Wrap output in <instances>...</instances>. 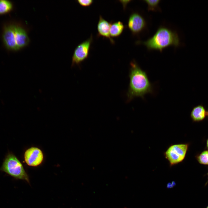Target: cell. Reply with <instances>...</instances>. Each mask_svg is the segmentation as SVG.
Here are the masks:
<instances>
[{
  "label": "cell",
  "mask_w": 208,
  "mask_h": 208,
  "mask_svg": "<svg viewBox=\"0 0 208 208\" xmlns=\"http://www.w3.org/2000/svg\"><path fill=\"white\" fill-rule=\"evenodd\" d=\"M129 77V82L126 95L129 102L136 97L144 99L148 94H153L154 90L146 72L143 70L135 60L130 63Z\"/></svg>",
  "instance_id": "1"
},
{
  "label": "cell",
  "mask_w": 208,
  "mask_h": 208,
  "mask_svg": "<svg viewBox=\"0 0 208 208\" xmlns=\"http://www.w3.org/2000/svg\"><path fill=\"white\" fill-rule=\"evenodd\" d=\"M137 42L144 45L149 50H156L162 52L164 49L170 46L178 47L180 44V40L176 31L161 26L152 37L147 40Z\"/></svg>",
  "instance_id": "2"
},
{
  "label": "cell",
  "mask_w": 208,
  "mask_h": 208,
  "mask_svg": "<svg viewBox=\"0 0 208 208\" xmlns=\"http://www.w3.org/2000/svg\"><path fill=\"white\" fill-rule=\"evenodd\" d=\"M0 170L16 179L25 180L29 182V177L22 164L12 153H8L6 155Z\"/></svg>",
  "instance_id": "3"
},
{
  "label": "cell",
  "mask_w": 208,
  "mask_h": 208,
  "mask_svg": "<svg viewBox=\"0 0 208 208\" xmlns=\"http://www.w3.org/2000/svg\"><path fill=\"white\" fill-rule=\"evenodd\" d=\"M190 144L182 143L170 146L164 153L165 158L172 167L182 162L185 159Z\"/></svg>",
  "instance_id": "4"
},
{
  "label": "cell",
  "mask_w": 208,
  "mask_h": 208,
  "mask_svg": "<svg viewBox=\"0 0 208 208\" xmlns=\"http://www.w3.org/2000/svg\"><path fill=\"white\" fill-rule=\"evenodd\" d=\"M92 35L89 38L79 44L75 48L73 56L71 66L79 65L88 57L92 41Z\"/></svg>",
  "instance_id": "5"
},
{
  "label": "cell",
  "mask_w": 208,
  "mask_h": 208,
  "mask_svg": "<svg viewBox=\"0 0 208 208\" xmlns=\"http://www.w3.org/2000/svg\"><path fill=\"white\" fill-rule=\"evenodd\" d=\"M127 25L132 34L135 35L140 33L145 28L146 22L141 15L137 12H134L129 16Z\"/></svg>",
  "instance_id": "6"
},
{
  "label": "cell",
  "mask_w": 208,
  "mask_h": 208,
  "mask_svg": "<svg viewBox=\"0 0 208 208\" xmlns=\"http://www.w3.org/2000/svg\"><path fill=\"white\" fill-rule=\"evenodd\" d=\"M43 155L39 148L32 147L27 149L24 155L25 161L27 165L36 166L40 165L43 160Z\"/></svg>",
  "instance_id": "7"
},
{
  "label": "cell",
  "mask_w": 208,
  "mask_h": 208,
  "mask_svg": "<svg viewBox=\"0 0 208 208\" xmlns=\"http://www.w3.org/2000/svg\"><path fill=\"white\" fill-rule=\"evenodd\" d=\"M3 39L8 49L14 51L18 50L15 40L14 25H10L5 27L3 34Z\"/></svg>",
  "instance_id": "8"
},
{
  "label": "cell",
  "mask_w": 208,
  "mask_h": 208,
  "mask_svg": "<svg viewBox=\"0 0 208 208\" xmlns=\"http://www.w3.org/2000/svg\"><path fill=\"white\" fill-rule=\"evenodd\" d=\"M15 40L18 50L28 45L30 40L24 28L21 26L14 25Z\"/></svg>",
  "instance_id": "9"
},
{
  "label": "cell",
  "mask_w": 208,
  "mask_h": 208,
  "mask_svg": "<svg viewBox=\"0 0 208 208\" xmlns=\"http://www.w3.org/2000/svg\"><path fill=\"white\" fill-rule=\"evenodd\" d=\"M110 23L104 19L100 15L97 25V29L98 35L109 39L112 44L114 41L111 37L110 34Z\"/></svg>",
  "instance_id": "10"
},
{
  "label": "cell",
  "mask_w": 208,
  "mask_h": 208,
  "mask_svg": "<svg viewBox=\"0 0 208 208\" xmlns=\"http://www.w3.org/2000/svg\"><path fill=\"white\" fill-rule=\"evenodd\" d=\"M207 115L205 107L202 105L194 107L190 114V117L194 122H200L204 120Z\"/></svg>",
  "instance_id": "11"
},
{
  "label": "cell",
  "mask_w": 208,
  "mask_h": 208,
  "mask_svg": "<svg viewBox=\"0 0 208 208\" xmlns=\"http://www.w3.org/2000/svg\"><path fill=\"white\" fill-rule=\"evenodd\" d=\"M124 29L123 23L120 21H117L110 23V34L111 37H116L122 33Z\"/></svg>",
  "instance_id": "12"
},
{
  "label": "cell",
  "mask_w": 208,
  "mask_h": 208,
  "mask_svg": "<svg viewBox=\"0 0 208 208\" xmlns=\"http://www.w3.org/2000/svg\"><path fill=\"white\" fill-rule=\"evenodd\" d=\"M13 5L10 1L0 0V14L7 13L12 9Z\"/></svg>",
  "instance_id": "13"
},
{
  "label": "cell",
  "mask_w": 208,
  "mask_h": 208,
  "mask_svg": "<svg viewBox=\"0 0 208 208\" xmlns=\"http://www.w3.org/2000/svg\"><path fill=\"white\" fill-rule=\"evenodd\" d=\"M198 162L200 164L208 166V150H205L195 156Z\"/></svg>",
  "instance_id": "14"
},
{
  "label": "cell",
  "mask_w": 208,
  "mask_h": 208,
  "mask_svg": "<svg viewBox=\"0 0 208 208\" xmlns=\"http://www.w3.org/2000/svg\"><path fill=\"white\" fill-rule=\"evenodd\" d=\"M144 1L146 2L148 6V10L155 11L159 9V4L160 0H146Z\"/></svg>",
  "instance_id": "15"
},
{
  "label": "cell",
  "mask_w": 208,
  "mask_h": 208,
  "mask_svg": "<svg viewBox=\"0 0 208 208\" xmlns=\"http://www.w3.org/2000/svg\"><path fill=\"white\" fill-rule=\"evenodd\" d=\"M77 1L81 5L86 7L91 5L93 1L92 0H78Z\"/></svg>",
  "instance_id": "16"
},
{
  "label": "cell",
  "mask_w": 208,
  "mask_h": 208,
  "mask_svg": "<svg viewBox=\"0 0 208 208\" xmlns=\"http://www.w3.org/2000/svg\"><path fill=\"white\" fill-rule=\"evenodd\" d=\"M131 1L130 0H127V1H125V3L123 1H120L121 2V3H122V4L123 5L124 7L125 8L126 7V6L127 3Z\"/></svg>",
  "instance_id": "17"
},
{
  "label": "cell",
  "mask_w": 208,
  "mask_h": 208,
  "mask_svg": "<svg viewBox=\"0 0 208 208\" xmlns=\"http://www.w3.org/2000/svg\"><path fill=\"white\" fill-rule=\"evenodd\" d=\"M206 148L208 150V138L207 139L206 142Z\"/></svg>",
  "instance_id": "18"
},
{
  "label": "cell",
  "mask_w": 208,
  "mask_h": 208,
  "mask_svg": "<svg viewBox=\"0 0 208 208\" xmlns=\"http://www.w3.org/2000/svg\"><path fill=\"white\" fill-rule=\"evenodd\" d=\"M207 182L206 183H207L208 182V172H207Z\"/></svg>",
  "instance_id": "19"
},
{
  "label": "cell",
  "mask_w": 208,
  "mask_h": 208,
  "mask_svg": "<svg viewBox=\"0 0 208 208\" xmlns=\"http://www.w3.org/2000/svg\"><path fill=\"white\" fill-rule=\"evenodd\" d=\"M207 118H208V110L207 111Z\"/></svg>",
  "instance_id": "20"
},
{
  "label": "cell",
  "mask_w": 208,
  "mask_h": 208,
  "mask_svg": "<svg viewBox=\"0 0 208 208\" xmlns=\"http://www.w3.org/2000/svg\"><path fill=\"white\" fill-rule=\"evenodd\" d=\"M206 208H208V205L207 206V207H206Z\"/></svg>",
  "instance_id": "21"
}]
</instances>
